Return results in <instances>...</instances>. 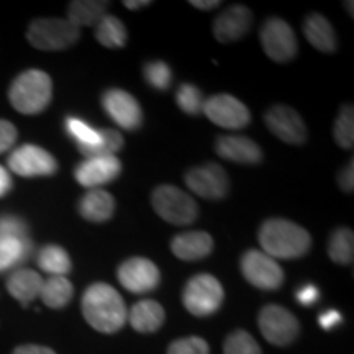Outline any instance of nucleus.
I'll return each mask as SVG.
<instances>
[{
	"label": "nucleus",
	"mask_w": 354,
	"mask_h": 354,
	"mask_svg": "<svg viewBox=\"0 0 354 354\" xmlns=\"http://www.w3.org/2000/svg\"><path fill=\"white\" fill-rule=\"evenodd\" d=\"M74 295V287L69 282V279L64 276H51L46 281H43L39 299L43 304L50 308H63L71 302Z\"/></svg>",
	"instance_id": "obj_25"
},
{
	"label": "nucleus",
	"mask_w": 354,
	"mask_h": 354,
	"mask_svg": "<svg viewBox=\"0 0 354 354\" xmlns=\"http://www.w3.org/2000/svg\"><path fill=\"white\" fill-rule=\"evenodd\" d=\"M318 297H320V292H318V289L313 284H305L295 292V299H297V302L300 305H305V307L315 304Z\"/></svg>",
	"instance_id": "obj_39"
},
{
	"label": "nucleus",
	"mask_w": 354,
	"mask_h": 354,
	"mask_svg": "<svg viewBox=\"0 0 354 354\" xmlns=\"http://www.w3.org/2000/svg\"><path fill=\"white\" fill-rule=\"evenodd\" d=\"M241 274L251 286L263 290H276L284 282V271L276 259L259 250H250L241 256Z\"/></svg>",
	"instance_id": "obj_9"
},
{
	"label": "nucleus",
	"mask_w": 354,
	"mask_h": 354,
	"mask_svg": "<svg viewBox=\"0 0 354 354\" xmlns=\"http://www.w3.org/2000/svg\"><path fill=\"white\" fill-rule=\"evenodd\" d=\"M30 251H32L30 238H7L0 241V272L26 259Z\"/></svg>",
	"instance_id": "obj_29"
},
{
	"label": "nucleus",
	"mask_w": 354,
	"mask_h": 354,
	"mask_svg": "<svg viewBox=\"0 0 354 354\" xmlns=\"http://www.w3.org/2000/svg\"><path fill=\"white\" fill-rule=\"evenodd\" d=\"M53 97V82L46 73L28 69L12 82L8 99L17 112L24 115L41 113L50 105Z\"/></svg>",
	"instance_id": "obj_3"
},
{
	"label": "nucleus",
	"mask_w": 354,
	"mask_h": 354,
	"mask_svg": "<svg viewBox=\"0 0 354 354\" xmlns=\"http://www.w3.org/2000/svg\"><path fill=\"white\" fill-rule=\"evenodd\" d=\"M81 307L88 325L105 335L122 330L128 318L125 300L112 286L105 282H95L87 287L82 295Z\"/></svg>",
	"instance_id": "obj_1"
},
{
	"label": "nucleus",
	"mask_w": 354,
	"mask_h": 354,
	"mask_svg": "<svg viewBox=\"0 0 354 354\" xmlns=\"http://www.w3.org/2000/svg\"><path fill=\"white\" fill-rule=\"evenodd\" d=\"M122 172V162L117 156L86 158L74 169V177L84 187L100 189V185L110 184Z\"/></svg>",
	"instance_id": "obj_16"
},
{
	"label": "nucleus",
	"mask_w": 354,
	"mask_h": 354,
	"mask_svg": "<svg viewBox=\"0 0 354 354\" xmlns=\"http://www.w3.org/2000/svg\"><path fill=\"white\" fill-rule=\"evenodd\" d=\"M209 343L198 336H187V338L176 339L167 348V354H209Z\"/></svg>",
	"instance_id": "obj_36"
},
{
	"label": "nucleus",
	"mask_w": 354,
	"mask_h": 354,
	"mask_svg": "<svg viewBox=\"0 0 354 354\" xmlns=\"http://www.w3.org/2000/svg\"><path fill=\"white\" fill-rule=\"evenodd\" d=\"M95 39L105 48H123L127 44L128 33L125 25L118 17L105 15L95 25Z\"/></svg>",
	"instance_id": "obj_26"
},
{
	"label": "nucleus",
	"mask_w": 354,
	"mask_h": 354,
	"mask_svg": "<svg viewBox=\"0 0 354 354\" xmlns=\"http://www.w3.org/2000/svg\"><path fill=\"white\" fill-rule=\"evenodd\" d=\"M145 79L153 88L166 91V88H169L172 81L171 68L165 61H149L145 66Z\"/></svg>",
	"instance_id": "obj_35"
},
{
	"label": "nucleus",
	"mask_w": 354,
	"mask_h": 354,
	"mask_svg": "<svg viewBox=\"0 0 354 354\" xmlns=\"http://www.w3.org/2000/svg\"><path fill=\"white\" fill-rule=\"evenodd\" d=\"M118 281L133 294H148L156 289L161 281V272L153 261L135 256L120 264L117 271Z\"/></svg>",
	"instance_id": "obj_14"
},
{
	"label": "nucleus",
	"mask_w": 354,
	"mask_h": 354,
	"mask_svg": "<svg viewBox=\"0 0 354 354\" xmlns=\"http://www.w3.org/2000/svg\"><path fill=\"white\" fill-rule=\"evenodd\" d=\"M109 2L97 0H76L68 7V20L81 30V26H95L107 15Z\"/></svg>",
	"instance_id": "obj_24"
},
{
	"label": "nucleus",
	"mask_w": 354,
	"mask_h": 354,
	"mask_svg": "<svg viewBox=\"0 0 354 354\" xmlns=\"http://www.w3.org/2000/svg\"><path fill=\"white\" fill-rule=\"evenodd\" d=\"M7 238H30L28 227L19 216H0V241Z\"/></svg>",
	"instance_id": "obj_37"
},
{
	"label": "nucleus",
	"mask_w": 354,
	"mask_h": 354,
	"mask_svg": "<svg viewBox=\"0 0 354 354\" xmlns=\"http://www.w3.org/2000/svg\"><path fill=\"white\" fill-rule=\"evenodd\" d=\"M127 320L130 322L133 330L148 335L161 328L166 320V312L156 300L145 299L133 305Z\"/></svg>",
	"instance_id": "obj_20"
},
{
	"label": "nucleus",
	"mask_w": 354,
	"mask_h": 354,
	"mask_svg": "<svg viewBox=\"0 0 354 354\" xmlns=\"http://www.w3.org/2000/svg\"><path fill=\"white\" fill-rule=\"evenodd\" d=\"M123 148V136L117 130L104 128L99 130V141L94 146H77L82 156L86 158H104L115 156V153Z\"/></svg>",
	"instance_id": "obj_28"
},
{
	"label": "nucleus",
	"mask_w": 354,
	"mask_h": 354,
	"mask_svg": "<svg viewBox=\"0 0 354 354\" xmlns=\"http://www.w3.org/2000/svg\"><path fill=\"white\" fill-rule=\"evenodd\" d=\"M346 7H349V13H351V15H353V2L346 3Z\"/></svg>",
	"instance_id": "obj_46"
},
{
	"label": "nucleus",
	"mask_w": 354,
	"mask_h": 354,
	"mask_svg": "<svg viewBox=\"0 0 354 354\" xmlns=\"http://www.w3.org/2000/svg\"><path fill=\"white\" fill-rule=\"evenodd\" d=\"M318 323H320V326L323 330H331V328H335L336 325H339V323H342V315H339V312H336V310L330 308L318 317Z\"/></svg>",
	"instance_id": "obj_41"
},
{
	"label": "nucleus",
	"mask_w": 354,
	"mask_h": 354,
	"mask_svg": "<svg viewBox=\"0 0 354 354\" xmlns=\"http://www.w3.org/2000/svg\"><path fill=\"white\" fill-rule=\"evenodd\" d=\"M335 141L344 149H351L354 145V113L353 105H344L335 120Z\"/></svg>",
	"instance_id": "obj_31"
},
{
	"label": "nucleus",
	"mask_w": 354,
	"mask_h": 354,
	"mask_svg": "<svg viewBox=\"0 0 354 354\" xmlns=\"http://www.w3.org/2000/svg\"><path fill=\"white\" fill-rule=\"evenodd\" d=\"M12 189V177L3 166H0V197L7 196L8 190Z\"/></svg>",
	"instance_id": "obj_43"
},
{
	"label": "nucleus",
	"mask_w": 354,
	"mask_h": 354,
	"mask_svg": "<svg viewBox=\"0 0 354 354\" xmlns=\"http://www.w3.org/2000/svg\"><path fill=\"white\" fill-rule=\"evenodd\" d=\"M171 250L183 261H201L214 251V238L205 232H185L172 238Z\"/></svg>",
	"instance_id": "obj_19"
},
{
	"label": "nucleus",
	"mask_w": 354,
	"mask_h": 354,
	"mask_svg": "<svg viewBox=\"0 0 354 354\" xmlns=\"http://www.w3.org/2000/svg\"><path fill=\"white\" fill-rule=\"evenodd\" d=\"M215 151L220 158L238 165H259L263 161L259 145L248 136H218L215 141Z\"/></svg>",
	"instance_id": "obj_18"
},
{
	"label": "nucleus",
	"mask_w": 354,
	"mask_h": 354,
	"mask_svg": "<svg viewBox=\"0 0 354 354\" xmlns=\"http://www.w3.org/2000/svg\"><path fill=\"white\" fill-rule=\"evenodd\" d=\"M223 354H263V351L248 331L236 330L225 339Z\"/></svg>",
	"instance_id": "obj_33"
},
{
	"label": "nucleus",
	"mask_w": 354,
	"mask_h": 354,
	"mask_svg": "<svg viewBox=\"0 0 354 354\" xmlns=\"http://www.w3.org/2000/svg\"><path fill=\"white\" fill-rule=\"evenodd\" d=\"M123 3H125V7L130 8V10H138V8L148 7L151 2H149V0H138V2H131V0H127V2H123Z\"/></svg>",
	"instance_id": "obj_45"
},
{
	"label": "nucleus",
	"mask_w": 354,
	"mask_h": 354,
	"mask_svg": "<svg viewBox=\"0 0 354 354\" xmlns=\"http://www.w3.org/2000/svg\"><path fill=\"white\" fill-rule=\"evenodd\" d=\"M263 253L272 259H297L308 253L312 236L300 225L286 218H269L259 228Z\"/></svg>",
	"instance_id": "obj_2"
},
{
	"label": "nucleus",
	"mask_w": 354,
	"mask_h": 354,
	"mask_svg": "<svg viewBox=\"0 0 354 354\" xmlns=\"http://www.w3.org/2000/svg\"><path fill=\"white\" fill-rule=\"evenodd\" d=\"M253 25V13L245 6H233L220 13L214 24V37L220 43H233L246 37Z\"/></svg>",
	"instance_id": "obj_17"
},
{
	"label": "nucleus",
	"mask_w": 354,
	"mask_h": 354,
	"mask_svg": "<svg viewBox=\"0 0 354 354\" xmlns=\"http://www.w3.org/2000/svg\"><path fill=\"white\" fill-rule=\"evenodd\" d=\"M266 127L287 145H304L308 131L299 112L287 105H274L264 113Z\"/></svg>",
	"instance_id": "obj_13"
},
{
	"label": "nucleus",
	"mask_w": 354,
	"mask_h": 354,
	"mask_svg": "<svg viewBox=\"0 0 354 354\" xmlns=\"http://www.w3.org/2000/svg\"><path fill=\"white\" fill-rule=\"evenodd\" d=\"M258 325L264 338L274 346H289L300 333V323L294 313L274 304L261 310Z\"/></svg>",
	"instance_id": "obj_7"
},
{
	"label": "nucleus",
	"mask_w": 354,
	"mask_h": 354,
	"mask_svg": "<svg viewBox=\"0 0 354 354\" xmlns=\"http://www.w3.org/2000/svg\"><path fill=\"white\" fill-rule=\"evenodd\" d=\"M17 136V128L13 123L7 120H0V154L8 151L13 145H15Z\"/></svg>",
	"instance_id": "obj_38"
},
{
	"label": "nucleus",
	"mask_w": 354,
	"mask_h": 354,
	"mask_svg": "<svg viewBox=\"0 0 354 354\" xmlns=\"http://www.w3.org/2000/svg\"><path fill=\"white\" fill-rule=\"evenodd\" d=\"M354 250V234L349 228H338L331 233L328 256L336 264H351Z\"/></svg>",
	"instance_id": "obj_30"
},
{
	"label": "nucleus",
	"mask_w": 354,
	"mask_h": 354,
	"mask_svg": "<svg viewBox=\"0 0 354 354\" xmlns=\"http://www.w3.org/2000/svg\"><path fill=\"white\" fill-rule=\"evenodd\" d=\"M225 290L220 281L212 274H197L184 287L183 304L189 313L196 317L214 315L221 307Z\"/></svg>",
	"instance_id": "obj_6"
},
{
	"label": "nucleus",
	"mask_w": 354,
	"mask_h": 354,
	"mask_svg": "<svg viewBox=\"0 0 354 354\" xmlns=\"http://www.w3.org/2000/svg\"><path fill=\"white\" fill-rule=\"evenodd\" d=\"M38 266L44 272L51 274V276L64 277L73 269L69 254L66 253L64 248L57 245H46L41 248V251L38 253Z\"/></svg>",
	"instance_id": "obj_27"
},
{
	"label": "nucleus",
	"mask_w": 354,
	"mask_h": 354,
	"mask_svg": "<svg viewBox=\"0 0 354 354\" xmlns=\"http://www.w3.org/2000/svg\"><path fill=\"white\" fill-rule=\"evenodd\" d=\"M151 203L156 214L167 223L185 227L198 216L197 202L187 192L174 185H159L153 190Z\"/></svg>",
	"instance_id": "obj_5"
},
{
	"label": "nucleus",
	"mask_w": 354,
	"mask_h": 354,
	"mask_svg": "<svg viewBox=\"0 0 354 354\" xmlns=\"http://www.w3.org/2000/svg\"><path fill=\"white\" fill-rule=\"evenodd\" d=\"M66 130L74 138L77 146H94L99 141V130L92 128L88 123H86L81 118L68 117L66 120Z\"/></svg>",
	"instance_id": "obj_34"
},
{
	"label": "nucleus",
	"mask_w": 354,
	"mask_h": 354,
	"mask_svg": "<svg viewBox=\"0 0 354 354\" xmlns=\"http://www.w3.org/2000/svg\"><path fill=\"white\" fill-rule=\"evenodd\" d=\"M115 212V198L112 194L102 189H88L79 202V214L82 218L94 223H104L112 218Z\"/></svg>",
	"instance_id": "obj_22"
},
{
	"label": "nucleus",
	"mask_w": 354,
	"mask_h": 354,
	"mask_svg": "<svg viewBox=\"0 0 354 354\" xmlns=\"http://www.w3.org/2000/svg\"><path fill=\"white\" fill-rule=\"evenodd\" d=\"M203 113L215 125L228 130H241L250 125L251 113L241 100L230 94L212 95L203 102Z\"/></svg>",
	"instance_id": "obj_11"
},
{
	"label": "nucleus",
	"mask_w": 354,
	"mask_h": 354,
	"mask_svg": "<svg viewBox=\"0 0 354 354\" xmlns=\"http://www.w3.org/2000/svg\"><path fill=\"white\" fill-rule=\"evenodd\" d=\"M26 38L37 50L61 51L79 41L81 30L68 19H37L30 24Z\"/></svg>",
	"instance_id": "obj_4"
},
{
	"label": "nucleus",
	"mask_w": 354,
	"mask_h": 354,
	"mask_svg": "<svg viewBox=\"0 0 354 354\" xmlns=\"http://www.w3.org/2000/svg\"><path fill=\"white\" fill-rule=\"evenodd\" d=\"M259 38L264 53L269 56V59L276 61V63H289L297 55V37L286 20H266L261 28Z\"/></svg>",
	"instance_id": "obj_8"
},
{
	"label": "nucleus",
	"mask_w": 354,
	"mask_h": 354,
	"mask_svg": "<svg viewBox=\"0 0 354 354\" xmlns=\"http://www.w3.org/2000/svg\"><path fill=\"white\" fill-rule=\"evenodd\" d=\"M13 354H56V353L48 346H38V344H24V346L15 348Z\"/></svg>",
	"instance_id": "obj_42"
},
{
	"label": "nucleus",
	"mask_w": 354,
	"mask_h": 354,
	"mask_svg": "<svg viewBox=\"0 0 354 354\" xmlns=\"http://www.w3.org/2000/svg\"><path fill=\"white\" fill-rule=\"evenodd\" d=\"M8 167L21 177L53 176L57 171V162L51 153L37 145H24L8 156Z\"/></svg>",
	"instance_id": "obj_12"
},
{
	"label": "nucleus",
	"mask_w": 354,
	"mask_h": 354,
	"mask_svg": "<svg viewBox=\"0 0 354 354\" xmlns=\"http://www.w3.org/2000/svg\"><path fill=\"white\" fill-rule=\"evenodd\" d=\"M304 35L313 48L322 53H333L338 39L333 26L320 13H310L304 21Z\"/></svg>",
	"instance_id": "obj_23"
},
{
	"label": "nucleus",
	"mask_w": 354,
	"mask_h": 354,
	"mask_svg": "<svg viewBox=\"0 0 354 354\" xmlns=\"http://www.w3.org/2000/svg\"><path fill=\"white\" fill-rule=\"evenodd\" d=\"M102 107L118 127L136 130L143 123V112L138 100L122 88H109L102 95Z\"/></svg>",
	"instance_id": "obj_15"
},
{
	"label": "nucleus",
	"mask_w": 354,
	"mask_h": 354,
	"mask_svg": "<svg viewBox=\"0 0 354 354\" xmlns=\"http://www.w3.org/2000/svg\"><path fill=\"white\" fill-rule=\"evenodd\" d=\"M43 287V277L32 269H17L7 281V290L15 300L28 307L35 299L39 297Z\"/></svg>",
	"instance_id": "obj_21"
},
{
	"label": "nucleus",
	"mask_w": 354,
	"mask_h": 354,
	"mask_svg": "<svg viewBox=\"0 0 354 354\" xmlns=\"http://www.w3.org/2000/svg\"><path fill=\"white\" fill-rule=\"evenodd\" d=\"M354 162L349 161L348 166H344L342 172H339L338 176V184L339 187H342L343 192L346 194H353V189H354Z\"/></svg>",
	"instance_id": "obj_40"
},
{
	"label": "nucleus",
	"mask_w": 354,
	"mask_h": 354,
	"mask_svg": "<svg viewBox=\"0 0 354 354\" xmlns=\"http://www.w3.org/2000/svg\"><path fill=\"white\" fill-rule=\"evenodd\" d=\"M190 6L198 8V10H212V8L218 7L220 2L218 0H212V2H203V0H192Z\"/></svg>",
	"instance_id": "obj_44"
},
{
	"label": "nucleus",
	"mask_w": 354,
	"mask_h": 354,
	"mask_svg": "<svg viewBox=\"0 0 354 354\" xmlns=\"http://www.w3.org/2000/svg\"><path fill=\"white\" fill-rule=\"evenodd\" d=\"M185 184L194 194L207 201H221L230 192L227 171L215 162L192 167L185 174Z\"/></svg>",
	"instance_id": "obj_10"
},
{
	"label": "nucleus",
	"mask_w": 354,
	"mask_h": 354,
	"mask_svg": "<svg viewBox=\"0 0 354 354\" xmlns=\"http://www.w3.org/2000/svg\"><path fill=\"white\" fill-rule=\"evenodd\" d=\"M203 95L201 88L194 84H183L176 92L177 107L187 115H198L203 110Z\"/></svg>",
	"instance_id": "obj_32"
}]
</instances>
